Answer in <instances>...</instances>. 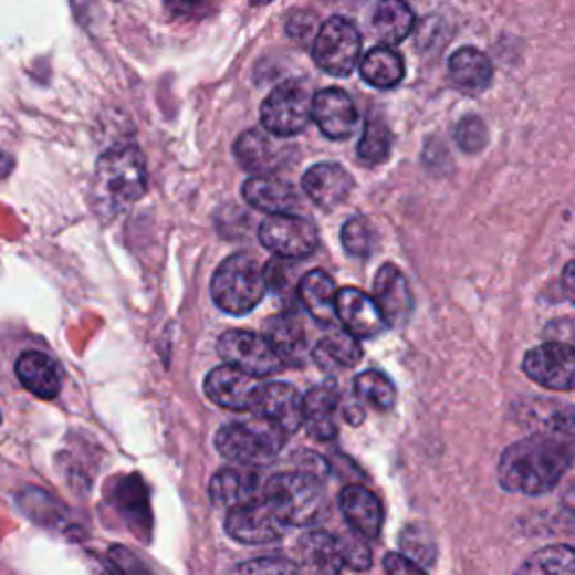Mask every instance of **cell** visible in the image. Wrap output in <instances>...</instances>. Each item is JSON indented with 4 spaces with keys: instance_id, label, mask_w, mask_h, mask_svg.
Instances as JSON below:
<instances>
[{
    "instance_id": "obj_15",
    "label": "cell",
    "mask_w": 575,
    "mask_h": 575,
    "mask_svg": "<svg viewBox=\"0 0 575 575\" xmlns=\"http://www.w3.org/2000/svg\"><path fill=\"white\" fill-rule=\"evenodd\" d=\"M311 119L331 139H348L359 126V115L353 100L339 88H326L313 97Z\"/></svg>"
},
{
    "instance_id": "obj_2",
    "label": "cell",
    "mask_w": 575,
    "mask_h": 575,
    "mask_svg": "<svg viewBox=\"0 0 575 575\" xmlns=\"http://www.w3.org/2000/svg\"><path fill=\"white\" fill-rule=\"evenodd\" d=\"M144 191H147V167L133 144H117L97 160L91 198L106 219L128 209Z\"/></svg>"
},
{
    "instance_id": "obj_12",
    "label": "cell",
    "mask_w": 575,
    "mask_h": 575,
    "mask_svg": "<svg viewBox=\"0 0 575 575\" xmlns=\"http://www.w3.org/2000/svg\"><path fill=\"white\" fill-rule=\"evenodd\" d=\"M261 383L230 365L209 372L205 394L211 402L232 411H254Z\"/></svg>"
},
{
    "instance_id": "obj_28",
    "label": "cell",
    "mask_w": 575,
    "mask_h": 575,
    "mask_svg": "<svg viewBox=\"0 0 575 575\" xmlns=\"http://www.w3.org/2000/svg\"><path fill=\"white\" fill-rule=\"evenodd\" d=\"M359 75L374 88H396L405 80V61L394 48L380 45L359 61Z\"/></svg>"
},
{
    "instance_id": "obj_44",
    "label": "cell",
    "mask_w": 575,
    "mask_h": 575,
    "mask_svg": "<svg viewBox=\"0 0 575 575\" xmlns=\"http://www.w3.org/2000/svg\"><path fill=\"white\" fill-rule=\"evenodd\" d=\"M385 571H387V575H425V571L420 566H416L400 553H389L385 557Z\"/></svg>"
},
{
    "instance_id": "obj_6",
    "label": "cell",
    "mask_w": 575,
    "mask_h": 575,
    "mask_svg": "<svg viewBox=\"0 0 575 575\" xmlns=\"http://www.w3.org/2000/svg\"><path fill=\"white\" fill-rule=\"evenodd\" d=\"M363 52V36L357 28L342 19L333 17L324 25H320L315 43H313V59L317 67L333 77H346L355 70Z\"/></svg>"
},
{
    "instance_id": "obj_40",
    "label": "cell",
    "mask_w": 575,
    "mask_h": 575,
    "mask_svg": "<svg viewBox=\"0 0 575 575\" xmlns=\"http://www.w3.org/2000/svg\"><path fill=\"white\" fill-rule=\"evenodd\" d=\"M488 142V133H485V124L479 117H466L461 119V124L457 126V144L466 151V154H479Z\"/></svg>"
},
{
    "instance_id": "obj_43",
    "label": "cell",
    "mask_w": 575,
    "mask_h": 575,
    "mask_svg": "<svg viewBox=\"0 0 575 575\" xmlns=\"http://www.w3.org/2000/svg\"><path fill=\"white\" fill-rule=\"evenodd\" d=\"M165 6L180 19H198L207 14L211 0H165Z\"/></svg>"
},
{
    "instance_id": "obj_46",
    "label": "cell",
    "mask_w": 575,
    "mask_h": 575,
    "mask_svg": "<svg viewBox=\"0 0 575 575\" xmlns=\"http://www.w3.org/2000/svg\"><path fill=\"white\" fill-rule=\"evenodd\" d=\"M0 422H3V416H0Z\"/></svg>"
},
{
    "instance_id": "obj_19",
    "label": "cell",
    "mask_w": 575,
    "mask_h": 575,
    "mask_svg": "<svg viewBox=\"0 0 575 575\" xmlns=\"http://www.w3.org/2000/svg\"><path fill=\"white\" fill-rule=\"evenodd\" d=\"M339 506L348 526L369 540L383 531V506L378 496L365 485H346L339 494Z\"/></svg>"
},
{
    "instance_id": "obj_8",
    "label": "cell",
    "mask_w": 575,
    "mask_h": 575,
    "mask_svg": "<svg viewBox=\"0 0 575 575\" xmlns=\"http://www.w3.org/2000/svg\"><path fill=\"white\" fill-rule=\"evenodd\" d=\"M219 355L226 363L252 378H270L283 372V363L265 337L248 331H228L219 337Z\"/></svg>"
},
{
    "instance_id": "obj_20",
    "label": "cell",
    "mask_w": 575,
    "mask_h": 575,
    "mask_svg": "<svg viewBox=\"0 0 575 575\" xmlns=\"http://www.w3.org/2000/svg\"><path fill=\"white\" fill-rule=\"evenodd\" d=\"M339 391L331 385H322L302 396V414L309 435L317 441H333L337 437V414Z\"/></svg>"
},
{
    "instance_id": "obj_9",
    "label": "cell",
    "mask_w": 575,
    "mask_h": 575,
    "mask_svg": "<svg viewBox=\"0 0 575 575\" xmlns=\"http://www.w3.org/2000/svg\"><path fill=\"white\" fill-rule=\"evenodd\" d=\"M259 241L279 259H304L320 248L317 228L302 216H270L259 228Z\"/></svg>"
},
{
    "instance_id": "obj_39",
    "label": "cell",
    "mask_w": 575,
    "mask_h": 575,
    "mask_svg": "<svg viewBox=\"0 0 575 575\" xmlns=\"http://www.w3.org/2000/svg\"><path fill=\"white\" fill-rule=\"evenodd\" d=\"M265 288L281 300H295V285H293V268L288 265V259H274L263 270Z\"/></svg>"
},
{
    "instance_id": "obj_41",
    "label": "cell",
    "mask_w": 575,
    "mask_h": 575,
    "mask_svg": "<svg viewBox=\"0 0 575 575\" xmlns=\"http://www.w3.org/2000/svg\"><path fill=\"white\" fill-rule=\"evenodd\" d=\"M108 564L115 571V575H151L149 568L135 557V553H130L124 546H111Z\"/></svg>"
},
{
    "instance_id": "obj_42",
    "label": "cell",
    "mask_w": 575,
    "mask_h": 575,
    "mask_svg": "<svg viewBox=\"0 0 575 575\" xmlns=\"http://www.w3.org/2000/svg\"><path fill=\"white\" fill-rule=\"evenodd\" d=\"M285 30L295 41H306V39H311L315 34L317 19L311 12H302V10L293 12L291 19H288V23H285Z\"/></svg>"
},
{
    "instance_id": "obj_29",
    "label": "cell",
    "mask_w": 575,
    "mask_h": 575,
    "mask_svg": "<svg viewBox=\"0 0 575 575\" xmlns=\"http://www.w3.org/2000/svg\"><path fill=\"white\" fill-rule=\"evenodd\" d=\"M254 490H257V474H252L250 470H223L219 474H213L209 483V496L213 501V506H221L228 511L252 501Z\"/></svg>"
},
{
    "instance_id": "obj_4",
    "label": "cell",
    "mask_w": 575,
    "mask_h": 575,
    "mask_svg": "<svg viewBox=\"0 0 575 575\" xmlns=\"http://www.w3.org/2000/svg\"><path fill=\"white\" fill-rule=\"evenodd\" d=\"M288 435L265 418H252L243 422H230L221 427L213 439L216 450L239 466H265L279 457Z\"/></svg>"
},
{
    "instance_id": "obj_18",
    "label": "cell",
    "mask_w": 575,
    "mask_h": 575,
    "mask_svg": "<svg viewBox=\"0 0 575 575\" xmlns=\"http://www.w3.org/2000/svg\"><path fill=\"white\" fill-rule=\"evenodd\" d=\"M302 187L317 207L335 209L351 196L353 178L344 167L335 163H322L306 171Z\"/></svg>"
},
{
    "instance_id": "obj_10",
    "label": "cell",
    "mask_w": 575,
    "mask_h": 575,
    "mask_svg": "<svg viewBox=\"0 0 575 575\" xmlns=\"http://www.w3.org/2000/svg\"><path fill=\"white\" fill-rule=\"evenodd\" d=\"M524 374L553 391H571L575 383V353L564 342L535 346L524 357Z\"/></svg>"
},
{
    "instance_id": "obj_5",
    "label": "cell",
    "mask_w": 575,
    "mask_h": 575,
    "mask_svg": "<svg viewBox=\"0 0 575 575\" xmlns=\"http://www.w3.org/2000/svg\"><path fill=\"white\" fill-rule=\"evenodd\" d=\"M265 291L263 268L245 252L226 259L211 279V297L216 306L230 315H245L257 309Z\"/></svg>"
},
{
    "instance_id": "obj_31",
    "label": "cell",
    "mask_w": 575,
    "mask_h": 575,
    "mask_svg": "<svg viewBox=\"0 0 575 575\" xmlns=\"http://www.w3.org/2000/svg\"><path fill=\"white\" fill-rule=\"evenodd\" d=\"M515 575H575V551L568 544H553L533 553Z\"/></svg>"
},
{
    "instance_id": "obj_34",
    "label": "cell",
    "mask_w": 575,
    "mask_h": 575,
    "mask_svg": "<svg viewBox=\"0 0 575 575\" xmlns=\"http://www.w3.org/2000/svg\"><path fill=\"white\" fill-rule=\"evenodd\" d=\"M19 506L28 518L43 526H56L61 524V520H65V511L59 506V501L36 488H28L25 492H21Z\"/></svg>"
},
{
    "instance_id": "obj_22",
    "label": "cell",
    "mask_w": 575,
    "mask_h": 575,
    "mask_svg": "<svg viewBox=\"0 0 575 575\" xmlns=\"http://www.w3.org/2000/svg\"><path fill=\"white\" fill-rule=\"evenodd\" d=\"M297 568L306 575H339L342 557L337 540L324 531H311L300 537L297 546Z\"/></svg>"
},
{
    "instance_id": "obj_45",
    "label": "cell",
    "mask_w": 575,
    "mask_h": 575,
    "mask_svg": "<svg viewBox=\"0 0 575 575\" xmlns=\"http://www.w3.org/2000/svg\"><path fill=\"white\" fill-rule=\"evenodd\" d=\"M12 158L8 156V154H3V151H0V180H3V178H8L10 176V171H12Z\"/></svg>"
},
{
    "instance_id": "obj_36",
    "label": "cell",
    "mask_w": 575,
    "mask_h": 575,
    "mask_svg": "<svg viewBox=\"0 0 575 575\" xmlns=\"http://www.w3.org/2000/svg\"><path fill=\"white\" fill-rule=\"evenodd\" d=\"M335 540H337V548H339V557H342L344 566H348L353 571L372 568L374 555H372V546H369L365 535H359L351 529Z\"/></svg>"
},
{
    "instance_id": "obj_11",
    "label": "cell",
    "mask_w": 575,
    "mask_h": 575,
    "mask_svg": "<svg viewBox=\"0 0 575 575\" xmlns=\"http://www.w3.org/2000/svg\"><path fill=\"white\" fill-rule=\"evenodd\" d=\"M288 524L263 499H252L228 513L226 533L241 544H270L285 533Z\"/></svg>"
},
{
    "instance_id": "obj_1",
    "label": "cell",
    "mask_w": 575,
    "mask_h": 575,
    "mask_svg": "<svg viewBox=\"0 0 575 575\" xmlns=\"http://www.w3.org/2000/svg\"><path fill=\"white\" fill-rule=\"evenodd\" d=\"M573 463L571 443L553 435H533L503 450L499 483L503 490L540 496L551 492Z\"/></svg>"
},
{
    "instance_id": "obj_38",
    "label": "cell",
    "mask_w": 575,
    "mask_h": 575,
    "mask_svg": "<svg viewBox=\"0 0 575 575\" xmlns=\"http://www.w3.org/2000/svg\"><path fill=\"white\" fill-rule=\"evenodd\" d=\"M230 575H302V571L288 557H259L234 566Z\"/></svg>"
},
{
    "instance_id": "obj_13",
    "label": "cell",
    "mask_w": 575,
    "mask_h": 575,
    "mask_svg": "<svg viewBox=\"0 0 575 575\" xmlns=\"http://www.w3.org/2000/svg\"><path fill=\"white\" fill-rule=\"evenodd\" d=\"M335 315L342 320L344 331L357 339L376 337L387 326L374 297L357 291V288H342V291H337Z\"/></svg>"
},
{
    "instance_id": "obj_21",
    "label": "cell",
    "mask_w": 575,
    "mask_h": 575,
    "mask_svg": "<svg viewBox=\"0 0 575 575\" xmlns=\"http://www.w3.org/2000/svg\"><path fill=\"white\" fill-rule=\"evenodd\" d=\"M243 198L248 205L268 211L272 216L291 213L300 207L297 189L276 176H252L243 185Z\"/></svg>"
},
{
    "instance_id": "obj_30",
    "label": "cell",
    "mask_w": 575,
    "mask_h": 575,
    "mask_svg": "<svg viewBox=\"0 0 575 575\" xmlns=\"http://www.w3.org/2000/svg\"><path fill=\"white\" fill-rule=\"evenodd\" d=\"M414 23V12L405 0H380L372 17L374 32L387 48L405 41L411 34Z\"/></svg>"
},
{
    "instance_id": "obj_23",
    "label": "cell",
    "mask_w": 575,
    "mask_h": 575,
    "mask_svg": "<svg viewBox=\"0 0 575 575\" xmlns=\"http://www.w3.org/2000/svg\"><path fill=\"white\" fill-rule=\"evenodd\" d=\"M14 372L19 383L36 398L52 400L61 391V372L54 359L41 351H25L17 359Z\"/></svg>"
},
{
    "instance_id": "obj_33",
    "label": "cell",
    "mask_w": 575,
    "mask_h": 575,
    "mask_svg": "<svg viewBox=\"0 0 575 575\" xmlns=\"http://www.w3.org/2000/svg\"><path fill=\"white\" fill-rule=\"evenodd\" d=\"M355 398L378 411H389L396 405V387L385 374L365 372L355 378Z\"/></svg>"
},
{
    "instance_id": "obj_26",
    "label": "cell",
    "mask_w": 575,
    "mask_h": 575,
    "mask_svg": "<svg viewBox=\"0 0 575 575\" xmlns=\"http://www.w3.org/2000/svg\"><path fill=\"white\" fill-rule=\"evenodd\" d=\"M359 357H363V346H359L357 337H353L344 328L328 331L313 348V359L326 372L355 367Z\"/></svg>"
},
{
    "instance_id": "obj_25",
    "label": "cell",
    "mask_w": 575,
    "mask_h": 575,
    "mask_svg": "<svg viewBox=\"0 0 575 575\" xmlns=\"http://www.w3.org/2000/svg\"><path fill=\"white\" fill-rule=\"evenodd\" d=\"M297 295L315 322L331 326L337 320V315H335L337 288L328 272L311 270L309 274H304L300 281V288H297Z\"/></svg>"
},
{
    "instance_id": "obj_24",
    "label": "cell",
    "mask_w": 575,
    "mask_h": 575,
    "mask_svg": "<svg viewBox=\"0 0 575 575\" xmlns=\"http://www.w3.org/2000/svg\"><path fill=\"white\" fill-rule=\"evenodd\" d=\"M265 342L274 348L283 367H302L306 359V335L293 315H276L265 324Z\"/></svg>"
},
{
    "instance_id": "obj_37",
    "label": "cell",
    "mask_w": 575,
    "mask_h": 575,
    "mask_svg": "<svg viewBox=\"0 0 575 575\" xmlns=\"http://www.w3.org/2000/svg\"><path fill=\"white\" fill-rule=\"evenodd\" d=\"M342 243L348 254L365 259L374 250V230L363 216H353L342 228Z\"/></svg>"
},
{
    "instance_id": "obj_7",
    "label": "cell",
    "mask_w": 575,
    "mask_h": 575,
    "mask_svg": "<svg viewBox=\"0 0 575 575\" xmlns=\"http://www.w3.org/2000/svg\"><path fill=\"white\" fill-rule=\"evenodd\" d=\"M311 108V88L302 82H285L265 97L261 106V122L268 133L276 137H291L309 126Z\"/></svg>"
},
{
    "instance_id": "obj_27",
    "label": "cell",
    "mask_w": 575,
    "mask_h": 575,
    "mask_svg": "<svg viewBox=\"0 0 575 575\" xmlns=\"http://www.w3.org/2000/svg\"><path fill=\"white\" fill-rule=\"evenodd\" d=\"M448 72L459 88L479 93L492 80V63L477 48H459L448 61Z\"/></svg>"
},
{
    "instance_id": "obj_32",
    "label": "cell",
    "mask_w": 575,
    "mask_h": 575,
    "mask_svg": "<svg viewBox=\"0 0 575 575\" xmlns=\"http://www.w3.org/2000/svg\"><path fill=\"white\" fill-rule=\"evenodd\" d=\"M391 130L383 119H369L365 124L363 137L357 142V158L369 167L383 165L391 154Z\"/></svg>"
},
{
    "instance_id": "obj_16",
    "label": "cell",
    "mask_w": 575,
    "mask_h": 575,
    "mask_svg": "<svg viewBox=\"0 0 575 575\" xmlns=\"http://www.w3.org/2000/svg\"><path fill=\"white\" fill-rule=\"evenodd\" d=\"M254 414L281 427L285 435H293L304 422L302 396L285 383H261Z\"/></svg>"
},
{
    "instance_id": "obj_35",
    "label": "cell",
    "mask_w": 575,
    "mask_h": 575,
    "mask_svg": "<svg viewBox=\"0 0 575 575\" xmlns=\"http://www.w3.org/2000/svg\"><path fill=\"white\" fill-rule=\"evenodd\" d=\"M400 546H402V553H405L402 557H407L416 566L435 564L437 544H435V537H431V533L425 526H420V524L407 526L400 535Z\"/></svg>"
},
{
    "instance_id": "obj_17",
    "label": "cell",
    "mask_w": 575,
    "mask_h": 575,
    "mask_svg": "<svg viewBox=\"0 0 575 575\" xmlns=\"http://www.w3.org/2000/svg\"><path fill=\"white\" fill-rule=\"evenodd\" d=\"M374 302L387 326H400L407 322L414 300L405 274L394 265L385 263L374 281Z\"/></svg>"
},
{
    "instance_id": "obj_3",
    "label": "cell",
    "mask_w": 575,
    "mask_h": 575,
    "mask_svg": "<svg viewBox=\"0 0 575 575\" xmlns=\"http://www.w3.org/2000/svg\"><path fill=\"white\" fill-rule=\"evenodd\" d=\"M288 526H309L324 511L322 479L309 472H281L265 481L263 496Z\"/></svg>"
},
{
    "instance_id": "obj_14",
    "label": "cell",
    "mask_w": 575,
    "mask_h": 575,
    "mask_svg": "<svg viewBox=\"0 0 575 575\" xmlns=\"http://www.w3.org/2000/svg\"><path fill=\"white\" fill-rule=\"evenodd\" d=\"M288 151L291 149L285 147L281 137L259 128L245 130L234 144V156L241 167L259 176H270L272 171L281 169L288 163Z\"/></svg>"
}]
</instances>
